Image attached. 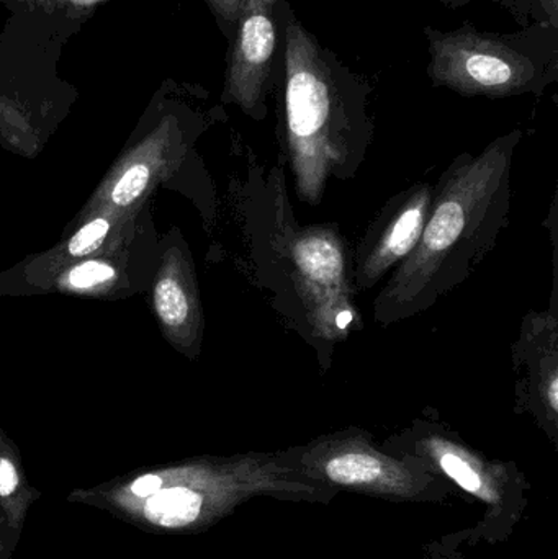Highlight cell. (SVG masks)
Wrapping results in <instances>:
<instances>
[{"label": "cell", "mask_w": 558, "mask_h": 559, "mask_svg": "<svg viewBox=\"0 0 558 559\" xmlns=\"http://www.w3.org/2000/svg\"><path fill=\"white\" fill-rule=\"evenodd\" d=\"M521 130L462 154L435 186L431 212L412 254L373 299V319L395 324L431 309L458 288L497 246L511 209V167Z\"/></svg>", "instance_id": "obj_1"}, {"label": "cell", "mask_w": 558, "mask_h": 559, "mask_svg": "<svg viewBox=\"0 0 558 559\" xmlns=\"http://www.w3.org/2000/svg\"><path fill=\"white\" fill-rule=\"evenodd\" d=\"M337 489L301 472L292 449L205 456L133 473L68 501L91 506L144 532L209 531L252 499L330 506Z\"/></svg>", "instance_id": "obj_2"}, {"label": "cell", "mask_w": 558, "mask_h": 559, "mask_svg": "<svg viewBox=\"0 0 558 559\" xmlns=\"http://www.w3.org/2000/svg\"><path fill=\"white\" fill-rule=\"evenodd\" d=\"M281 94L284 141L298 195L323 199L328 180L349 179L373 136L370 87L288 10Z\"/></svg>", "instance_id": "obj_3"}, {"label": "cell", "mask_w": 558, "mask_h": 559, "mask_svg": "<svg viewBox=\"0 0 558 559\" xmlns=\"http://www.w3.org/2000/svg\"><path fill=\"white\" fill-rule=\"evenodd\" d=\"M380 445L389 452L422 460L436 475L480 506L477 524L446 535L452 544L462 548L498 547L510 540L523 521L533 486L520 466L490 459L441 420L418 417Z\"/></svg>", "instance_id": "obj_4"}, {"label": "cell", "mask_w": 558, "mask_h": 559, "mask_svg": "<svg viewBox=\"0 0 558 559\" xmlns=\"http://www.w3.org/2000/svg\"><path fill=\"white\" fill-rule=\"evenodd\" d=\"M428 75L435 87L464 97L507 98L543 94L556 81V56L533 46L531 36L485 33L472 23L441 32L425 26Z\"/></svg>", "instance_id": "obj_5"}, {"label": "cell", "mask_w": 558, "mask_h": 559, "mask_svg": "<svg viewBox=\"0 0 558 559\" xmlns=\"http://www.w3.org/2000/svg\"><path fill=\"white\" fill-rule=\"evenodd\" d=\"M305 475L354 495L396 504H442L461 492L422 460L389 452L366 430H337L290 447Z\"/></svg>", "instance_id": "obj_6"}, {"label": "cell", "mask_w": 558, "mask_h": 559, "mask_svg": "<svg viewBox=\"0 0 558 559\" xmlns=\"http://www.w3.org/2000/svg\"><path fill=\"white\" fill-rule=\"evenodd\" d=\"M292 278L311 332L344 341L357 322L353 265L340 233L328 226L301 229L288 246Z\"/></svg>", "instance_id": "obj_7"}, {"label": "cell", "mask_w": 558, "mask_h": 559, "mask_svg": "<svg viewBox=\"0 0 558 559\" xmlns=\"http://www.w3.org/2000/svg\"><path fill=\"white\" fill-rule=\"evenodd\" d=\"M290 9L287 0H246L229 38L223 102L241 108L252 120L265 117V98L281 79Z\"/></svg>", "instance_id": "obj_8"}, {"label": "cell", "mask_w": 558, "mask_h": 559, "mask_svg": "<svg viewBox=\"0 0 558 559\" xmlns=\"http://www.w3.org/2000/svg\"><path fill=\"white\" fill-rule=\"evenodd\" d=\"M517 411L527 414L558 449V316L557 306L531 311L513 345Z\"/></svg>", "instance_id": "obj_9"}, {"label": "cell", "mask_w": 558, "mask_h": 559, "mask_svg": "<svg viewBox=\"0 0 558 559\" xmlns=\"http://www.w3.org/2000/svg\"><path fill=\"white\" fill-rule=\"evenodd\" d=\"M432 199L435 186L418 183L383 206L354 255V289L367 292L373 288L412 254L428 222Z\"/></svg>", "instance_id": "obj_10"}, {"label": "cell", "mask_w": 558, "mask_h": 559, "mask_svg": "<svg viewBox=\"0 0 558 559\" xmlns=\"http://www.w3.org/2000/svg\"><path fill=\"white\" fill-rule=\"evenodd\" d=\"M107 2L110 0H0L10 13L0 41L58 61L66 43Z\"/></svg>", "instance_id": "obj_11"}, {"label": "cell", "mask_w": 558, "mask_h": 559, "mask_svg": "<svg viewBox=\"0 0 558 559\" xmlns=\"http://www.w3.org/2000/svg\"><path fill=\"white\" fill-rule=\"evenodd\" d=\"M39 498L41 492L29 485L19 456L0 437V511L15 544H19L29 509Z\"/></svg>", "instance_id": "obj_12"}, {"label": "cell", "mask_w": 558, "mask_h": 559, "mask_svg": "<svg viewBox=\"0 0 558 559\" xmlns=\"http://www.w3.org/2000/svg\"><path fill=\"white\" fill-rule=\"evenodd\" d=\"M154 305L161 321L173 331H186L195 321L192 293L179 275H167L157 282Z\"/></svg>", "instance_id": "obj_13"}, {"label": "cell", "mask_w": 558, "mask_h": 559, "mask_svg": "<svg viewBox=\"0 0 558 559\" xmlns=\"http://www.w3.org/2000/svg\"><path fill=\"white\" fill-rule=\"evenodd\" d=\"M147 182H150V167L143 163L133 164L115 183L111 200L120 206L130 205L144 192Z\"/></svg>", "instance_id": "obj_14"}, {"label": "cell", "mask_w": 558, "mask_h": 559, "mask_svg": "<svg viewBox=\"0 0 558 559\" xmlns=\"http://www.w3.org/2000/svg\"><path fill=\"white\" fill-rule=\"evenodd\" d=\"M110 231V222L107 218H95L84 228L79 229L68 245V252L72 258H82L91 254L100 246L102 239Z\"/></svg>", "instance_id": "obj_15"}, {"label": "cell", "mask_w": 558, "mask_h": 559, "mask_svg": "<svg viewBox=\"0 0 558 559\" xmlns=\"http://www.w3.org/2000/svg\"><path fill=\"white\" fill-rule=\"evenodd\" d=\"M114 277L115 271L111 265L92 261L72 269L66 277V283L74 289H91L102 283L110 282Z\"/></svg>", "instance_id": "obj_16"}, {"label": "cell", "mask_w": 558, "mask_h": 559, "mask_svg": "<svg viewBox=\"0 0 558 559\" xmlns=\"http://www.w3.org/2000/svg\"><path fill=\"white\" fill-rule=\"evenodd\" d=\"M202 2L209 7L210 12L215 16L216 25L229 41L245 9L246 0H202Z\"/></svg>", "instance_id": "obj_17"}, {"label": "cell", "mask_w": 558, "mask_h": 559, "mask_svg": "<svg viewBox=\"0 0 558 559\" xmlns=\"http://www.w3.org/2000/svg\"><path fill=\"white\" fill-rule=\"evenodd\" d=\"M419 559H472L464 554V548L452 544L444 537L431 542L423 548V557Z\"/></svg>", "instance_id": "obj_18"}, {"label": "cell", "mask_w": 558, "mask_h": 559, "mask_svg": "<svg viewBox=\"0 0 558 559\" xmlns=\"http://www.w3.org/2000/svg\"><path fill=\"white\" fill-rule=\"evenodd\" d=\"M15 547V540H13L12 534H10L9 527H7L5 518H3L2 511H0V559H12Z\"/></svg>", "instance_id": "obj_19"}, {"label": "cell", "mask_w": 558, "mask_h": 559, "mask_svg": "<svg viewBox=\"0 0 558 559\" xmlns=\"http://www.w3.org/2000/svg\"><path fill=\"white\" fill-rule=\"evenodd\" d=\"M442 3H446V5L449 7H461L465 5V3L472 2V0H441ZM504 3H508V5L511 7V9L523 10V5H521V0H503ZM547 2L550 3V5L556 7L557 9V0H547ZM524 3H530V0H526Z\"/></svg>", "instance_id": "obj_20"}]
</instances>
